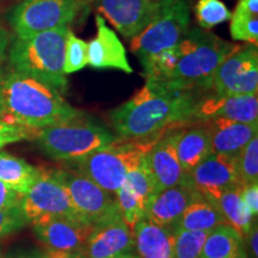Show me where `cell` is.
<instances>
[{"label": "cell", "mask_w": 258, "mask_h": 258, "mask_svg": "<svg viewBox=\"0 0 258 258\" xmlns=\"http://www.w3.org/2000/svg\"><path fill=\"white\" fill-rule=\"evenodd\" d=\"M238 46L202 28L188 30L178 44L143 66L148 82L171 90L208 92L213 74Z\"/></svg>", "instance_id": "1"}, {"label": "cell", "mask_w": 258, "mask_h": 258, "mask_svg": "<svg viewBox=\"0 0 258 258\" xmlns=\"http://www.w3.org/2000/svg\"><path fill=\"white\" fill-rule=\"evenodd\" d=\"M200 93L171 90L146 80L144 88L111 110L110 121L118 138L145 139L171 125L192 121Z\"/></svg>", "instance_id": "2"}, {"label": "cell", "mask_w": 258, "mask_h": 258, "mask_svg": "<svg viewBox=\"0 0 258 258\" xmlns=\"http://www.w3.org/2000/svg\"><path fill=\"white\" fill-rule=\"evenodd\" d=\"M83 112L48 84L10 69L0 73V118L37 132L73 120Z\"/></svg>", "instance_id": "3"}, {"label": "cell", "mask_w": 258, "mask_h": 258, "mask_svg": "<svg viewBox=\"0 0 258 258\" xmlns=\"http://www.w3.org/2000/svg\"><path fill=\"white\" fill-rule=\"evenodd\" d=\"M69 30V27H62L29 37H16L8 54L11 70L46 83L61 93L66 92L69 80L63 63Z\"/></svg>", "instance_id": "4"}, {"label": "cell", "mask_w": 258, "mask_h": 258, "mask_svg": "<svg viewBox=\"0 0 258 258\" xmlns=\"http://www.w3.org/2000/svg\"><path fill=\"white\" fill-rule=\"evenodd\" d=\"M34 140L54 160L76 163L97 150L118 141L109 129L83 116L36 132Z\"/></svg>", "instance_id": "5"}, {"label": "cell", "mask_w": 258, "mask_h": 258, "mask_svg": "<svg viewBox=\"0 0 258 258\" xmlns=\"http://www.w3.org/2000/svg\"><path fill=\"white\" fill-rule=\"evenodd\" d=\"M189 0H159L152 21L132 38L131 49L145 66L160 51L177 46L189 30Z\"/></svg>", "instance_id": "6"}, {"label": "cell", "mask_w": 258, "mask_h": 258, "mask_svg": "<svg viewBox=\"0 0 258 258\" xmlns=\"http://www.w3.org/2000/svg\"><path fill=\"white\" fill-rule=\"evenodd\" d=\"M152 144H118L117 141L97 150L83 159L76 161L74 166L97 185L115 194L125 182L128 172L137 166Z\"/></svg>", "instance_id": "7"}, {"label": "cell", "mask_w": 258, "mask_h": 258, "mask_svg": "<svg viewBox=\"0 0 258 258\" xmlns=\"http://www.w3.org/2000/svg\"><path fill=\"white\" fill-rule=\"evenodd\" d=\"M53 171L66 189L76 217L80 221L95 227L120 215L115 194L108 192L78 171Z\"/></svg>", "instance_id": "8"}, {"label": "cell", "mask_w": 258, "mask_h": 258, "mask_svg": "<svg viewBox=\"0 0 258 258\" xmlns=\"http://www.w3.org/2000/svg\"><path fill=\"white\" fill-rule=\"evenodd\" d=\"M78 16L67 0H22L10 23L16 37L24 38L53 29L69 27Z\"/></svg>", "instance_id": "9"}, {"label": "cell", "mask_w": 258, "mask_h": 258, "mask_svg": "<svg viewBox=\"0 0 258 258\" xmlns=\"http://www.w3.org/2000/svg\"><path fill=\"white\" fill-rule=\"evenodd\" d=\"M209 92L221 96L258 92L257 46H238L213 74Z\"/></svg>", "instance_id": "10"}, {"label": "cell", "mask_w": 258, "mask_h": 258, "mask_svg": "<svg viewBox=\"0 0 258 258\" xmlns=\"http://www.w3.org/2000/svg\"><path fill=\"white\" fill-rule=\"evenodd\" d=\"M21 207L28 224L47 218H76L66 189L56 178L53 170L41 169L40 175L22 196Z\"/></svg>", "instance_id": "11"}, {"label": "cell", "mask_w": 258, "mask_h": 258, "mask_svg": "<svg viewBox=\"0 0 258 258\" xmlns=\"http://www.w3.org/2000/svg\"><path fill=\"white\" fill-rule=\"evenodd\" d=\"M101 17L125 38H134L152 21L159 0H93Z\"/></svg>", "instance_id": "12"}, {"label": "cell", "mask_w": 258, "mask_h": 258, "mask_svg": "<svg viewBox=\"0 0 258 258\" xmlns=\"http://www.w3.org/2000/svg\"><path fill=\"white\" fill-rule=\"evenodd\" d=\"M213 118L258 123L257 93L232 96L200 93L194 108L192 121L206 122Z\"/></svg>", "instance_id": "13"}, {"label": "cell", "mask_w": 258, "mask_h": 258, "mask_svg": "<svg viewBox=\"0 0 258 258\" xmlns=\"http://www.w3.org/2000/svg\"><path fill=\"white\" fill-rule=\"evenodd\" d=\"M237 157L211 153L189 172L190 185L207 198L241 185Z\"/></svg>", "instance_id": "14"}, {"label": "cell", "mask_w": 258, "mask_h": 258, "mask_svg": "<svg viewBox=\"0 0 258 258\" xmlns=\"http://www.w3.org/2000/svg\"><path fill=\"white\" fill-rule=\"evenodd\" d=\"M35 234L48 250L83 252L93 226L76 218L56 217L32 222Z\"/></svg>", "instance_id": "15"}, {"label": "cell", "mask_w": 258, "mask_h": 258, "mask_svg": "<svg viewBox=\"0 0 258 258\" xmlns=\"http://www.w3.org/2000/svg\"><path fill=\"white\" fill-rule=\"evenodd\" d=\"M176 135L177 132H173L158 139L145 156L156 192L173 186L190 185L189 175L182 169L176 153Z\"/></svg>", "instance_id": "16"}, {"label": "cell", "mask_w": 258, "mask_h": 258, "mask_svg": "<svg viewBox=\"0 0 258 258\" xmlns=\"http://www.w3.org/2000/svg\"><path fill=\"white\" fill-rule=\"evenodd\" d=\"M134 246L133 232L118 215L92 228L83 253L86 258H112L131 252Z\"/></svg>", "instance_id": "17"}, {"label": "cell", "mask_w": 258, "mask_h": 258, "mask_svg": "<svg viewBox=\"0 0 258 258\" xmlns=\"http://www.w3.org/2000/svg\"><path fill=\"white\" fill-rule=\"evenodd\" d=\"M96 28L95 38L88 43V64L95 70H118L133 73L123 44L99 15L96 16Z\"/></svg>", "instance_id": "18"}, {"label": "cell", "mask_w": 258, "mask_h": 258, "mask_svg": "<svg viewBox=\"0 0 258 258\" xmlns=\"http://www.w3.org/2000/svg\"><path fill=\"white\" fill-rule=\"evenodd\" d=\"M196 194L198 190L191 185H178L154 192L146 202V218L153 224L172 231Z\"/></svg>", "instance_id": "19"}, {"label": "cell", "mask_w": 258, "mask_h": 258, "mask_svg": "<svg viewBox=\"0 0 258 258\" xmlns=\"http://www.w3.org/2000/svg\"><path fill=\"white\" fill-rule=\"evenodd\" d=\"M202 123L209 132L212 153L238 156L258 135V123H244L226 118H213Z\"/></svg>", "instance_id": "20"}, {"label": "cell", "mask_w": 258, "mask_h": 258, "mask_svg": "<svg viewBox=\"0 0 258 258\" xmlns=\"http://www.w3.org/2000/svg\"><path fill=\"white\" fill-rule=\"evenodd\" d=\"M135 247L140 258H173L172 232L144 218L135 226Z\"/></svg>", "instance_id": "21"}, {"label": "cell", "mask_w": 258, "mask_h": 258, "mask_svg": "<svg viewBox=\"0 0 258 258\" xmlns=\"http://www.w3.org/2000/svg\"><path fill=\"white\" fill-rule=\"evenodd\" d=\"M176 153L182 169L189 175L194 167L212 153L211 137L206 125L177 131Z\"/></svg>", "instance_id": "22"}, {"label": "cell", "mask_w": 258, "mask_h": 258, "mask_svg": "<svg viewBox=\"0 0 258 258\" xmlns=\"http://www.w3.org/2000/svg\"><path fill=\"white\" fill-rule=\"evenodd\" d=\"M222 224L226 222L215 203L207 196L198 191L191 202L186 206L182 217L172 231L190 230L211 232Z\"/></svg>", "instance_id": "23"}, {"label": "cell", "mask_w": 258, "mask_h": 258, "mask_svg": "<svg viewBox=\"0 0 258 258\" xmlns=\"http://www.w3.org/2000/svg\"><path fill=\"white\" fill-rule=\"evenodd\" d=\"M200 258H249L245 238L228 224L209 232Z\"/></svg>", "instance_id": "24"}, {"label": "cell", "mask_w": 258, "mask_h": 258, "mask_svg": "<svg viewBox=\"0 0 258 258\" xmlns=\"http://www.w3.org/2000/svg\"><path fill=\"white\" fill-rule=\"evenodd\" d=\"M241 185L234 186V188L219 194L215 198L208 199H211L215 203L226 224L232 226L244 238H246L251 232V228L253 227L254 217L241 200Z\"/></svg>", "instance_id": "25"}, {"label": "cell", "mask_w": 258, "mask_h": 258, "mask_svg": "<svg viewBox=\"0 0 258 258\" xmlns=\"http://www.w3.org/2000/svg\"><path fill=\"white\" fill-rule=\"evenodd\" d=\"M40 167H35L22 158L8 152H0V182L23 196L40 175Z\"/></svg>", "instance_id": "26"}, {"label": "cell", "mask_w": 258, "mask_h": 258, "mask_svg": "<svg viewBox=\"0 0 258 258\" xmlns=\"http://www.w3.org/2000/svg\"><path fill=\"white\" fill-rule=\"evenodd\" d=\"M231 37L234 41L258 43V0H239L231 15Z\"/></svg>", "instance_id": "27"}, {"label": "cell", "mask_w": 258, "mask_h": 258, "mask_svg": "<svg viewBox=\"0 0 258 258\" xmlns=\"http://www.w3.org/2000/svg\"><path fill=\"white\" fill-rule=\"evenodd\" d=\"M115 198L121 218L127 224L129 230L133 232L138 222L146 218V205L125 182L115 192Z\"/></svg>", "instance_id": "28"}, {"label": "cell", "mask_w": 258, "mask_h": 258, "mask_svg": "<svg viewBox=\"0 0 258 258\" xmlns=\"http://www.w3.org/2000/svg\"><path fill=\"white\" fill-rule=\"evenodd\" d=\"M208 234L207 231H172L173 258H200Z\"/></svg>", "instance_id": "29"}, {"label": "cell", "mask_w": 258, "mask_h": 258, "mask_svg": "<svg viewBox=\"0 0 258 258\" xmlns=\"http://www.w3.org/2000/svg\"><path fill=\"white\" fill-rule=\"evenodd\" d=\"M195 15L200 27L208 30L231 19L232 14L221 0H199Z\"/></svg>", "instance_id": "30"}, {"label": "cell", "mask_w": 258, "mask_h": 258, "mask_svg": "<svg viewBox=\"0 0 258 258\" xmlns=\"http://www.w3.org/2000/svg\"><path fill=\"white\" fill-rule=\"evenodd\" d=\"M86 66H88V43L77 37L72 30H69L66 44H64V73L71 74L78 72Z\"/></svg>", "instance_id": "31"}, {"label": "cell", "mask_w": 258, "mask_h": 258, "mask_svg": "<svg viewBox=\"0 0 258 258\" xmlns=\"http://www.w3.org/2000/svg\"><path fill=\"white\" fill-rule=\"evenodd\" d=\"M125 183L129 185V188L137 194L139 198L143 200L145 205H146L148 199L156 192V186H154L152 175H151L145 157L137 166H134L133 169L129 171L127 177H125Z\"/></svg>", "instance_id": "32"}, {"label": "cell", "mask_w": 258, "mask_h": 258, "mask_svg": "<svg viewBox=\"0 0 258 258\" xmlns=\"http://www.w3.org/2000/svg\"><path fill=\"white\" fill-rule=\"evenodd\" d=\"M237 160L241 183H258V135L240 151Z\"/></svg>", "instance_id": "33"}, {"label": "cell", "mask_w": 258, "mask_h": 258, "mask_svg": "<svg viewBox=\"0 0 258 258\" xmlns=\"http://www.w3.org/2000/svg\"><path fill=\"white\" fill-rule=\"evenodd\" d=\"M28 225L21 207H15L8 211H0V238L18 232Z\"/></svg>", "instance_id": "34"}, {"label": "cell", "mask_w": 258, "mask_h": 258, "mask_svg": "<svg viewBox=\"0 0 258 258\" xmlns=\"http://www.w3.org/2000/svg\"><path fill=\"white\" fill-rule=\"evenodd\" d=\"M36 132L10 124L0 118V150L11 144L19 143L23 140H31L35 138Z\"/></svg>", "instance_id": "35"}, {"label": "cell", "mask_w": 258, "mask_h": 258, "mask_svg": "<svg viewBox=\"0 0 258 258\" xmlns=\"http://www.w3.org/2000/svg\"><path fill=\"white\" fill-rule=\"evenodd\" d=\"M240 196L251 214L257 217L258 214V183L243 184L240 188Z\"/></svg>", "instance_id": "36"}, {"label": "cell", "mask_w": 258, "mask_h": 258, "mask_svg": "<svg viewBox=\"0 0 258 258\" xmlns=\"http://www.w3.org/2000/svg\"><path fill=\"white\" fill-rule=\"evenodd\" d=\"M21 196L17 192L6 186L4 183L0 182V211L19 207L21 205Z\"/></svg>", "instance_id": "37"}, {"label": "cell", "mask_w": 258, "mask_h": 258, "mask_svg": "<svg viewBox=\"0 0 258 258\" xmlns=\"http://www.w3.org/2000/svg\"><path fill=\"white\" fill-rule=\"evenodd\" d=\"M10 48V37L9 34L3 28H0V73L4 71V64L8 60Z\"/></svg>", "instance_id": "38"}, {"label": "cell", "mask_w": 258, "mask_h": 258, "mask_svg": "<svg viewBox=\"0 0 258 258\" xmlns=\"http://www.w3.org/2000/svg\"><path fill=\"white\" fill-rule=\"evenodd\" d=\"M41 258H86L83 252H64V251L48 250L46 253L41 254Z\"/></svg>", "instance_id": "39"}, {"label": "cell", "mask_w": 258, "mask_h": 258, "mask_svg": "<svg viewBox=\"0 0 258 258\" xmlns=\"http://www.w3.org/2000/svg\"><path fill=\"white\" fill-rule=\"evenodd\" d=\"M247 240H249L250 244V250L251 253H252V258H258V228L257 225L254 224V226L251 228V232L247 235Z\"/></svg>", "instance_id": "40"}, {"label": "cell", "mask_w": 258, "mask_h": 258, "mask_svg": "<svg viewBox=\"0 0 258 258\" xmlns=\"http://www.w3.org/2000/svg\"><path fill=\"white\" fill-rule=\"evenodd\" d=\"M71 5L76 9L77 14H80V12L84 11L89 8L90 5L92 4L93 0H67Z\"/></svg>", "instance_id": "41"}, {"label": "cell", "mask_w": 258, "mask_h": 258, "mask_svg": "<svg viewBox=\"0 0 258 258\" xmlns=\"http://www.w3.org/2000/svg\"><path fill=\"white\" fill-rule=\"evenodd\" d=\"M10 258H41V254L35 253V252H24V253L16 254V256L10 257Z\"/></svg>", "instance_id": "42"}, {"label": "cell", "mask_w": 258, "mask_h": 258, "mask_svg": "<svg viewBox=\"0 0 258 258\" xmlns=\"http://www.w3.org/2000/svg\"><path fill=\"white\" fill-rule=\"evenodd\" d=\"M112 258H140L139 256H135L132 252H127V253H123V254H120V256H116V257H112Z\"/></svg>", "instance_id": "43"}, {"label": "cell", "mask_w": 258, "mask_h": 258, "mask_svg": "<svg viewBox=\"0 0 258 258\" xmlns=\"http://www.w3.org/2000/svg\"><path fill=\"white\" fill-rule=\"evenodd\" d=\"M0 258H6V257H5V254L3 253V251H2V250H0Z\"/></svg>", "instance_id": "44"}]
</instances>
